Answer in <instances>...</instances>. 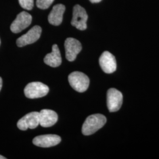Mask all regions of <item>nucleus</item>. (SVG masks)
Segmentation results:
<instances>
[{
    "instance_id": "f257e3e1",
    "label": "nucleus",
    "mask_w": 159,
    "mask_h": 159,
    "mask_svg": "<svg viewBox=\"0 0 159 159\" xmlns=\"http://www.w3.org/2000/svg\"><path fill=\"white\" fill-rule=\"evenodd\" d=\"M107 121L106 117L101 114H92L89 116L82 126V133L85 136H89L96 133L104 125Z\"/></svg>"
},
{
    "instance_id": "f03ea898",
    "label": "nucleus",
    "mask_w": 159,
    "mask_h": 159,
    "mask_svg": "<svg viewBox=\"0 0 159 159\" xmlns=\"http://www.w3.org/2000/svg\"><path fill=\"white\" fill-rule=\"evenodd\" d=\"M68 79L71 87L80 93L86 91L90 84V80L87 75L80 71L71 73L68 75Z\"/></svg>"
},
{
    "instance_id": "7ed1b4c3",
    "label": "nucleus",
    "mask_w": 159,
    "mask_h": 159,
    "mask_svg": "<svg viewBox=\"0 0 159 159\" xmlns=\"http://www.w3.org/2000/svg\"><path fill=\"white\" fill-rule=\"evenodd\" d=\"M49 92L47 85L40 82H32L24 89V94L29 98H37L46 96Z\"/></svg>"
},
{
    "instance_id": "20e7f679",
    "label": "nucleus",
    "mask_w": 159,
    "mask_h": 159,
    "mask_svg": "<svg viewBox=\"0 0 159 159\" xmlns=\"http://www.w3.org/2000/svg\"><path fill=\"white\" fill-rule=\"evenodd\" d=\"M88 15L85 9L79 4L74 6L73 11V18L71 24L73 26L80 30H85L87 29V21Z\"/></svg>"
},
{
    "instance_id": "39448f33",
    "label": "nucleus",
    "mask_w": 159,
    "mask_h": 159,
    "mask_svg": "<svg viewBox=\"0 0 159 159\" xmlns=\"http://www.w3.org/2000/svg\"><path fill=\"white\" fill-rule=\"evenodd\" d=\"M123 104V94L116 89H110L107 93V104L110 112H116Z\"/></svg>"
},
{
    "instance_id": "423d86ee",
    "label": "nucleus",
    "mask_w": 159,
    "mask_h": 159,
    "mask_svg": "<svg viewBox=\"0 0 159 159\" xmlns=\"http://www.w3.org/2000/svg\"><path fill=\"white\" fill-rule=\"evenodd\" d=\"M40 113L31 112L26 114L19 120L17 127L21 130H26L28 129H34L40 125Z\"/></svg>"
},
{
    "instance_id": "0eeeda50",
    "label": "nucleus",
    "mask_w": 159,
    "mask_h": 159,
    "mask_svg": "<svg viewBox=\"0 0 159 159\" xmlns=\"http://www.w3.org/2000/svg\"><path fill=\"white\" fill-rule=\"evenodd\" d=\"M32 21L31 16L27 12L23 11L18 14L12 23L10 30L13 33H18L27 28Z\"/></svg>"
},
{
    "instance_id": "6e6552de",
    "label": "nucleus",
    "mask_w": 159,
    "mask_h": 159,
    "mask_svg": "<svg viewBox=\"0 0 159 159\" xmlns=\"http://www.w3.org/2000/svg\"><path fill=\"white\" fill-rule=\"evenodd\" d=\"M42 30L40 26L35 25L30 29L25 34L17 40V45L19 47L31 44L37 41L40 39Z\"/></svg>"
},
{
    "instance_id": "1a4fd4ad",
    "label": "nucleus",
    "mask_w": 159,
    "mask_h": 159,
    "mask_svg": "<svg viewBox=\"0 0 159 159\" xmlns=\"http://www.w3.org/2000/svg\"><path fill=\"white\" fill-rule=\"evenodd\" d=\"M66 57L69 61H73L80 51L82 46L79 40L74 38H67L64 43Z\"/></svg>"
},
{
    "instance_id": "9d476101",
    "label": "nucleus",
    "mask_w": 159,
    "mask_h": 159,
    "mask_svg": "<svg viewBox=\"0 0 159 159\" xmlns=\"http://www.w3.org/2000/svg\"><path fill=\"white\" fill-rule=\"evenodd\" d=\"M99 64L103 71L107 74L114 73L117 68L115 57L108 51H104L99 58Z\"/></svg>"
},
{
    "instance_id": "9b49d317",
    "label": "nucleus",
    "mask_w": 159,
    "mask_h": 159,
    "mask_svg": "<svg viewBox=\"0 0 159 159\" xmlns=\"http://www.w3.org/2000/svg\"><path fill=\"white\" fill-rule=\"evenodd\" d=\"M61 137L56 134H46L35 137L33 140L34 145L41 148H50L61 142Z\"/></svg>"
},
{
    "instance_id": "f8f14e48",
    "label": "nucleus",
    "mask_w": 159,
    "mask_h": 159,
    "mask_svg": "<svg viewBox=\"0 0 159 159\" xmlns=\"http://www.w3.org/2000/svg\"><path fill=\"white\" fill-rule=\"evenodd\" d=\"M40 125L43 127H50L54 125L58 120V115L53 110L43 109L40 112Z\"/></svg>"
},
{
    "instance_id": "ddd939ff",
    "label": "nucleus",
    "mask_w": 159,
    "mask_h": 159,
    "mask_svg": "<svg viewBox=\"0 0 159 159\" xmlns=\"http://www.w3.org/2000/svg\"><path fill=\"white\" fill-rule=\"evenodd\" d=\"M65 10V6L61 4L54 6L48 15V22L52 25L56 26L60 25L63 21V14Z\"/></svg>"
},
{
    "instance_id": "4468645a",
    "label": "nucleus",
    "mask_w": 159,
    "mask_h": 159,
    "mask_svg": "<svg viewBox=\"0 0 159 159\" xmlns=\"http://www.w3.org/2000/svg\"><path fill=\"white\" fill-rule=\"evenodd\" d=\"M44 61L47 65L52 67H57L61 65L62 59L57 44L52 46V52L46 55L44 58Z\"/></svg>"
},
{
    "instance_id": "2eb2a0df",
    "label": "nucleus",
    "mask_w": 159,
    "mask_h": 159,
    "mask_svg": "<svg viewBox=\"0 0 159 159\" xmlns=\"http://www.w3.org/2000/svg\"><path fill=\"white\" fill-rule=\"evenodd\" d=\"M54 0H37L36 6L40 9L46 10L48 8Z\"/></svg>"
},
{
    "instance_id": "dca6fc26",
    "label": "nucleus",
    "mask_w": 159,
    "mask_h": 159,
    "mask_svg": "<svg viewBox=\"0 0 159 159\" xmlns=\"http://www.w3.org/2000/svg\"><path fill=\"white\" fill-rule=\"evenodd\" d=\"M20 6L25 10H31L34 7V0H18Z\"/></svg>"
},
{
    "instance_id": "f3484780",
    "label": "nucleus",
    "mask_w": 159,
    "mask_h": 159,
    "mask_svg": "<svg viewBox=\"0 0 159 159\" xmlns=\"http://www.w3.org/2000/svg\"><path fill=\"white\" fill-rule=\"evenodd\" d=\"M90 1L92 3H98L102 1V0H90Z\"/></svg>"
},
{
    "instance_id": "a211bd4d",
    "label": "nucleus",
    "mask_w": 159,
    "mask_h": 159,
    "mask_svg": "<svg viewBox=\"0 0 159 159\" xmlns=\"http://www.w3.org/2000/svg\"><path fill=\"white\" fill-rule=\"evenodd\" d=\"M2 80L1 79V77H0V91L2 89Z\"/></svg>"
},
{
    "instance_id": "6ab92c4d",
    "label": "nucleus",
    "mask_w": 159,
    "mask_h": 159,
    "mask_svg": "<svg viewBox=\"0 0 159 159\" xmlns=\"http://www.w3.org/2000/svg\"><path fill=\"white\" fill-rule=\"evenodd\" d=\"M6 158L5 157H4V156H1V155H0V159H6Z\"/></svg>"
},
{
    "instance_id": "aec40b11",
    "label": "nucleus",
    "mask_w": 159,
    "mask_h": 159,
    "mask_svg": "<svg viewBox=\"0 0 159 159\" xmlns=\"http://www.w3.org/2000/svg\"><path fill=\"white\" fill-rule=\"evenodd\" d=\"M0 44H1V40H0Z\"/></svg>"
}]
</instances>
